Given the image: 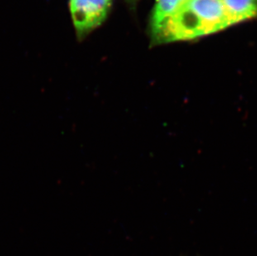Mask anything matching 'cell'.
Returning <instances> with one entry per match:
<instances>
[{
	"instance_id": "6da1fadb",
	"label": "cell",
	"mask_w": 257,
	"mask_h": 256,
	"mask_svg": "<svg viewBox=\"0 0 257 256\" xmlns=\"http://www.w3.org/2000/svg\"><path fill=\"white\" fill-rule=\"evenodd\" d=\"M221 0H188L153 36L160 42L184 41L230 26Z\"/></svg>"
},
{
	"instance_id": "7a4b0ae2",
	"label": "cell",
	"mask_w": 257,
	"mask_h": 256,
	"mask_svg": "<svg viewBox=\"0 0 257 256\" xmlns=\"http://www.w3.org/2000/svg\"><path fill=\"white\" fill-rule=\"evenodd\" d=\"M73 25L79 32L94 29L105 20L111 0H69Z\"/></svg>"
},
{
	"instance_id": "3957f363",
	"label": "cell",
	"mask_w": 257,
	"mask_h": 256,
	"mask_svg": "<svg viewBox=\"0 0 257 256\" xmlns=\"http://www.w3.org/2000/svg\"><path fill=\"white\" fill-rule=\"evenodd\" d=\"M231 25L257 15V0H221Z\"/></svg>"
},
{
	"instance_id": "277c9868",
	"label": "cell",
	"mask_w": 257,
	"mask_h": 256,
	"mask_svg": "<svg viewBox=\"0 0 257 256\" xmlns=\"http://www.w3.org/2000/svg\"><path fill=\"white\" fill-rule=\"evenodd\" d=\"M188 0H156L152 17L153 35L163 24L177 13Z\"/></svg>"
}]
</instances>
